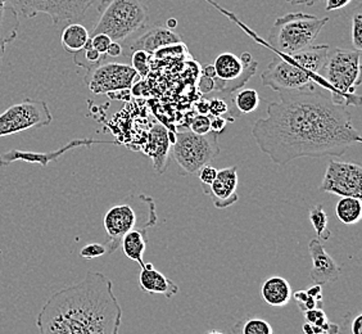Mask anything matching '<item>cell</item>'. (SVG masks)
Instances as JSON below:
<instances>
[{
    "label": "cell",
    "mask_w": 362,
    "mask_h": 334,
    "mask_svg": "<svg viewBox=\"0 0 362 334\" xmlns=\"http://www.w3.org/2000/svg\"><path fill=\"white\" fill-rule=\"evenodd\" d=\"M351 39L352 44L355 47L356 50L362 49V13L361 3L358 1L356 6L354 14H352V20H351Z\"/></svg>",
    "instance_id": "cell-31"
},
{
    "label": "cell",
    "mask_w": 362,
    "mask_h": 334,
    "mask_svg": "<svg viewBox=\"0 0 362 334\" xmlns=\"http://www.w3.org/2000/svg\"><path fill=\"white\" fill-rule=\"evenodd\" d=\"M330 52L327 44L311 45L291 56H275L261 79L264 86L276 93L316 91L320 74Z\"/></svg>",
    "instance_id": "cell-3"
},
{
    "label": "cell",
    "mask_w": 362,
    "mask_h": 334,
    "mask_svg": "<svg viewBox=\"0 0 362 334\" xmlns=\"http://www.w3.org/2000/svg\"><path fill=\"white\" fill-rule=\"evenodd\" d=\"M166 28L175 30V28H177V21H176L175 18H170V20L166 22Z\"/></svg>",
    "instance_id": "cell-45"
},
{
    "label": "cell",
    "mask_w": 362,
    "mask_h": 334,
    "mask_svg": "<svg viewBox=\"0 0 362 334\" xmlns=\"http://www.w3.org/2000/svg\"><path fill=\"white\" fill-rule=\"evenodd\" d=\"M89 39L90 35L88 28L78 22H74V23H69L66 28H63L61 44L67 53L76 54L77 52L84 49Z\"/></svg>",
    "instance_id": "cell-23"
},
{
    "label": "cell",
    "mask_w": 362,
    "mask_h": 334,
    "mask_svg": "<svg viewBox=\"0 0 362 334\" xmlns=\"http://www.w3.org/2000/svg\"><path fill=\"white\" fill-rule=\"evenodd\" d=\"M206 334H223V332H218V330H211L209 333Z\"/></svg>",
    "instance_id": "cell-46"
},
{
    "label": "cell",
    "mask_w": 362,
    "mask_h": 334,
    "mask_svg": "<svg viewBox=\"0 0 362 334\" xmlns=\"http://www.w3.org/2000/svg\"><path fill=\"white\" fill-rule=\"evenodd\" d=\"M238 167H225L223 170H217V176L212 184L202 185L204 195H209L216 209H228L238 202Z\"/></svg>",
    "instance_id": "cell-15"
},
{
    "label": "cell",
    "mask_w": 362,
    "mask_h": 334,
    "mask_svg": "<svg viewBox=\"0 0 362 334\" xmlns=\"http://www.w3.org/2000/svg\"><path fill=\"white\" fill-rule=\"evenodd\" d=\"M292 299L296 301L302 313L313 309H324L322 286L320 284H314V286L307 287L306 289L297 291L293 294Z\"/></svg>",
    "instance_id": "cell-25"
},
{
    "label": "cell",
    "mask_w": 362,
    "mask_h": 334,
    "mask_svg": "<svg viewBox=\"0 0 362 334\" xmlns=\"http://www.w3.org/2000/svg\"><path fill=\"white\" fill-rule=\"evenodd\" d=\"M107 255V247L105 243H89L84 246L80 250V256L85 260L102 258Z\"/></svg>",
    "instance_id": "cell-34"
},
{
    "label": "cell",
    "mask_w": 362,
    "mask_h": 334,
    "mask_svg": "<svg viewBox=\"0 0 362 334\" xmlns=\"http://www.w3.org/2000/svg\"><path fill=\"white\" fill-rule=\"evenodd\" d=\"M18 30L20 16L8 0H0V64L3 62L8 44L13 42L18 36Z\"/></svg>",
    "instance_id": "cell-20"
},
{
    "label": "cell",
    "mask_w": 362,
    "mask_h": 334,
    "mask_svg": "<svg viewBox=\"0 0 362 334\" xmlns=\"http://www.w3.org/2000/svg\"><path fill=\"white\" fill-rule=\"evenodd\" d=\"M146 244H148V238H146V231L144 230H132L126 233L121 241V247L124 250L126 258L139 264L140 267H143L146 264L144 253L146 250Z\"/></svg>",
    "instance_id": "cell-22"
},
{
    "label": "cell",
    "mask_w": 362,
    "mask_h": 334,
    "mask_svg": "<svg viewBox=\"0 0 362 334\" xmlns=\"http://www.w3.org/2000/svg\"><path fill=\"white\" fill-rule=\"evenodd\" d=\"M217 139L218 134L214 132L204 135H198L190 130L176 132L171 149L181 174H197L201 167L215 160L221 152Z\"/></svg>",
    "instance_id": "cell-8"
},
{
    "label": "cell",
    "mask_w": 362,
    "mask_h": 334,
    "mask_svg": "<svg viewBox=\"0 0 362 334\" xmlns=\"http://www.w3.org/2000/svg\"><path fill=\"white\" fill-rule=\"evenodd\" d=\"M310 221L314 226L315 233L319 241L327 242L333 236L327 228V214L321 205H316L310 209Z\"/></svg>",
    "instance_id": "cell-28"
},
{
    "label": "cell",
    "mask_w": 362,
    "mask_h": 334,
    "mask_svg": "<svg viewBox=\"0 0 362 334\" xmlns=\"http://www.w3.org/2000/svg\"><path fill=\"white\" fill-rule=\"evenodd\" d=\"M202 75H204V76L211 77V79H215V77H216V72H215V69H214V64L204 66L202 70Z\"/></svg>",
    "instance_id": "cell-44"
},
{
    "label": "cell",
    "mask_w": 362,
    "mask_h": 334,
    "mask_svg": "<svg viewBox=\"0 0 362 334\" xmlns=\"http://www.w3.org/2000/svg\"><path fill=\"white\" fill-rule=\"evenodd\" d=\"M355 0H327L325 3V9L327 12L332 11H341L343 8L349 7Z\"/></svg>",
    "instance_id": "cell-39"
},
{
    "label": "cell",
    "mask_w": 362,
    "mask_h": 334,
    "mask_svg": "<svg viewBox=\"0 0 362 334\" xmlns=\"http://www.w3.org/2000/svg\"><path fill=\"white\" fill-rule=\"evenodd\" d=\"M226 125H228V119H225L223 116H214V119L211 120V132L220 134L223 132Z\"/></svg>",
    "instance_id": "cell-40"
},
{
    "label": "cell",
    "mask_w": 362,
    "mask_h": 334,
    "mask_svg": "<svg viewBox=\"0 0 362 334\" xmlns=\"http://www.w3.org/2000/svg\"><path fill=\"white\" fill-rule=\"evenodd\" d=\"M233 334H274L272 324L262 318L248 316L238 321L231 329Z\"/></svg>",
    "instance_id": "cell-27"
},
{
    "label": "cell",
    "mask_w": 362,
    "mask_h": 334,
    "mask_svg": "<svg viewBox=\"0 0 362 334\" xmlns=\"http://www.w3.org/2000/svg\"><path fill=\"white\" fill-rule=\"evenodd\" d=\"M279 97L267 105V116L252 127L258 148L275 165L305 157H339L361 143L347 107L337 105L330 96L307 91L279 93Z\"/></svg>",
    "instance_id": "cell-1"
},
{
    "label": "cell",
    "mask_w": 362,
    "mask_h": 334,
    "mask_svg": "<svg viewBox=\"0 0 362 334\" xmlns=\"http://www.w3.org/2000/svg\"><path fill=\"white\" fill-rule=\"evenodd\" d=\"M171 143L168 139L166 127L156 124L149 132L148 156L153 161L154 171L158 175L165 174L168 167V154Z\"/></svg>",
    "instance_id": "cell-19"
},
{
    "label": "cell",
    "mask_w": 362,
    "mask_h": 334,
    "mask_svg": "<svg viewBox=\"0 0 362 334\" xmlns=\"http://www.w3.org/2000/svg\"><path fill=\"white\" fill-rule=\"evenodd\" d=\"M18 16L34 18L47 14L54 25L84 20L91 7L103 11L110 0H8Z\"/></svg>",
    "instance_id": "cell-9"
},
{
    "label": "cell",
    "mask_w": 362,
    "mask_h": 334,
    "mask_svg": "<svg viewBox=\"0 0 362 334\" xmlns=\"http://www.w3.org/2000/svg\"><path fill=\"white\" fill-rule=\"evenodd\" d=\"M261 296L270 306L284 307L292 299V287L283 277H270L261 287Z\"/></svg>",
    "instance_id": "cell-21"
},
{
    "label": "cell",
    "mask_w": 362,
    "mask_h": 334,
    "mask_svg": "<svg viewBox=\"0 0 362 334\" xmlns=\"http://www.w3.org/2000/svg\"><path fill=\"white\" fill-rule=\"evenodd\" d=\"M302 328H303V333L305 334H324L322 329L315 327V326L310 324V323H305Z\"/></svg>",
    "instance_id": "cell-42"
},
{
    "label": "cell",
    "mask_w": 362,
    "mask_h": 334,
    "mask_svg": "<svg viewBox=\"0 0 362 334\" xmlns=\"http://www.w3.org/2000/svg\"><path fill=\"white\" fill-rule=\"evenodd\" d=\"M321 192L362 198V167L356 162L330 160L321 181Z\"/></svg>",
    "instance_id": "cell-13"
},
{
    "label": "cell",
    "mask_w": 362,
    "mask_h": 334,
    "mask_svg": "<svg viewBox=\"0 0 362 334\" xmlns=\"http://www.w3.org/2000/svg\"><path fill=\"white\" fill-rule=\"evenodd\" d=\"M94 144H117L116 142H107V140L97 139H74L69 142L66 146L57 149L54 152H47V154H36V152H28V151H18V149H12L4 154H0V166H9L11 163H13L16 161H23L28 163H34V165H40L42 167L48 166L50 162L57 161L62 154L69 152L71 149H75L78 146H91Z\"/></svg>",
    "instance_id": "cell-14"
},
{
    "label": "cell",
    "mask_w": 362,
    "mask_h": 334,
    "mask_svg": "<svg viewBox=\"0 0 362 334\" xmlns=\"http://www.w3.org/2000/svg\"><path fill=\"white\" fill-rule=\"evenodd\" d=\"M231 100L234 103V112L237 115H248L256 111L261 102V98L255 89H244L238 91L231 96Z\"/></svg>",
    "instance_id": "cell-26"
},
{
    "label": "cell",
    "mask_w": 362,
    "mask_h": 334,
    "mask_svg": "<svg viewBox=\"0 0 362 334\" xmlns=\"http://www.w3.org/2000/svg\"><path fill=\"white\" fill-rule=\"evenodd\" d=\"M321 86L330 91L337 105H358L361 98L356 93L361 84V52L356 49L330 48L320 74Z\"/></svg>",
    "instance_id": "cell-4"
},
{
    "label": "cell",
    "mask_w": 362,
    "mask_h": 334,
    "mask_svg": "<svg viewBox=\"0 0 362 334\" xmlns=\"http://www.w3.org/2000/svg\"><path fill=\"white\" fill-rule=\"evenodd\" d=\"M132 62H133L134 70L138 72L139 77H146L149 74V54L143 52V50H135L133 52V58H132Z\"/></svg>",
    "instance_id": "cell-32"
},
{
    "label": "cell",
    "mask_w": 362,
    "mask_h": 334,
    "mask_svg": "<svg viewBox=\"0 0 362 334\" xmlns=\"http://www.w3.org/2000/svg\"><path fill=\"white\" fill-rule=\"evenodd\" d=\"M307 323L313 324L315 327L322 329L324 334H338L339 332V326L335 323H330L327 319V313L324 309H313L303 313Z\"/></svg>",
    "instance_id": "cell-29"
},
{
    "label": "cell",
    "mask_w": 362,
    "mask_h": 334,
    "mask_svg": "<svg viewBox=\"0 0 362 334\" xmlns=\"http://www.w3.org/2000/svg\"><path fill=\"white\" fill-rule=\"evenodd\" d=\"M197 175H198V179H199L202 185H209V184H212V181L216 179L217 168L211 166L209 163V165L201 167L197 171Z\"/></svg>",
    "instance_id": "cell-37"
},
{
    "label": "cell",
    "mask_w": 362,
    "mask_h": 334,
    "mask_svg": "<svg viewBox=\"0 0 362 334\" xmlns=\"http://www.w3.org/2000/svg\"><path fill=\"white\" fill-rule=\"evenodd\" d=\"M111 38L105 34H95V35H91L90 38L91 47L103 56H107V50L111 45Z\"/></svg>",
    "instance_id": "cell-35"
},
{
    "label": "cell",
    "mask_w": 362,
    "mask_h": 334,
    "mask_svg": "<svg viewBox=\"0 0 362 334\" xmlns=\"http://www.w3.org/2000/svg\"><path fill=\"white\" fill-rule=\"evenodd\" d=\"M286 1L291 3L292 6H313L319 0H286Z\"/></svg>",
    "instance_id": "cell-43"
},
{
    "label": "cell",
    "mask_w": 362,
    "mask_h": 334,
    "mask_svg": "<svg viewBox=\"0 0 362 334\" xmlns=\"http://www.w3.org/2000/svg\"><path fill=\"white\" fill-rule=\"evenodd\" d=\"M156 203L146 195H129L122 202L116 203L107 209L103 226L108 236L105 244L107 253H113L121 247V241L132 230H146L157 224Z\"/></svg>",
    "instance_id": "cell-5"
},
{
    "label": "cell",
    "mask_w": 362,
    "mask_h": 334,
    "mask_svg": "<svg viewBox=\"0 0 362 334\" xmlns=\"http://www.w3.org/2000/svg\"><path fill=\"white\" fill-rule=\"evenodd\" d=\"M190 132L198 134V135H204L211 132V119L207 115H197L190 121Z\"/></svg>",
    "instance_id": "cell-33"
},
{
    "label": "cell",
    "mask_w": 362,
    "mask_h": 334,
    "mask_svg": "<svg viewBox=\"0 0 362 334\" xmlns=\"http://www.w3.org/2000/svg\"><path fill=\"white\" fill-rule=\"evenodd\" d=\"M209 112L212 116H225L228 113L230 115L229 105L221 98H214L209 102Z\"/></svg>",
    "instance_id": "cell-36"
},
{
    "label": "cell",
    "mask_w": 362,
    "mask_h": 334,
    "mask_svg": "<svg viewBox=\"0 0 362 334\" xmlns=\"http://www.w3.org/2000/svg\"><path fill=\"white\" fill-rule=\"evenodd\" d=\"M308 252L313 260V269L310 272L315 284H330L341 277V269L334 258L327 253L319 239H313L308 244Z\"/></svg>",
    "instance_id": "cell-16"
},
{
    "label": "cell",
    "mask_w": 362,
    "mask_h": 334,
    "mask_svg": "<svg viewBox=\"0 0 362 334\" xmlns=\"http://www.w3.org/2000/svg\"><path fill=\"white\" fill-rule=\"evenodd\" d=\"M122 309L105 274L89 272L53 293L36 318L39 334H119Z\"/></svg>",
    "instance_id": "cell-2"
},
{
    "label": "cell",
    "mask_w": 362,
    "mask_h": 334,
    "mask_svg": "<svg viewBox=\"0 0 362 334\" xmlns=\"http://www.w3.org/2000/svg\"><path fill=\"white\" fill-rule=\"evenodd\" d=\"M121 54H122V47H121V44L117 42H112L111 45L108 47V50H107V56L116 58V57H119Z\"/></svg>",
    "instance_id": "cell-41"
},
{
    "label": "cell",
    "mask_w": 362,
    "mask_h": 334,
    "mask_svg": "<svg viewBox=\"0 0 362 334\" xmlns=\"http://www.w3.org/2000/svg\"><path fill=\"white\" fill-rule=\"evenodd\" d=\"M338 334H362V313L360 311L346 313Z\"/></svg>",
    "instance_id": "cell-30"
},
{
    "label": "cell",
    "mask_w": 362,
    "mask_h": 334,
    "mask_svg": "<svg viewBox=\"0 0 362 334\" xmlns=\"http://www.w3.org/2000/svg\"><path fill=\"white\" fill-rule=\"evenodd\" d=\"M180 42H182L180 35L176 34L174 30L168 28L166 26H153L148 28L146 33L140 35L136 40H134L130 49L132 52L143 50L151 56L160 49L166 48L175 44H180Z\"/></svg>",
    "instance_id": "cell-17"
},
{
    "label": "cell",
    "mask_w": 362,
    "mask_h": 334,
    "mask_svg": "<svg viewBox=\"0 0 362 334\" xmlns=\"http://www.w3.org/2000/svg\"><path fill=\"white\" fill-rule=\"evenodd\" d=\"M198 89L202 93L203 96L214 94V91H215V80L211 79V77L202 75L201 79H199V83H198Z\"/></svg>",
    "instance_id": "cell-38"
},
{
    "label": "cell",
    "mask_w": 362,
    "mask_h": 334,
    "mask_svg": "<svg viewBox=\"0 0 362 334\" xmlns=\"http://www.w3.org/2000/svg\"><path fill=\"white\" fill-rule=\"evenodd\" d=\"M140 291L149 294H162L166 299H173L179 293V286L175 284L165 274L154 269L152 264H144L139 275Z\"/></svg>",
    "instance_id": "cell-18"
},
{
    "label": "cell",
    "mask_w": 362,
    "mask_h": 334,
    "mask_svg": "<svg viewBox=\"0 0 362 334\" xmlns=\"http://www.w3.org/2000/svg\"><path fill=\"white\" fill-rule=\"evenodd\" d=\"M148 20V8L140 0H110L94 26L93 35L105 34L112 42H122L146 28Z\"/></svg>",
    "instance_id": "cell-7"
},
{
    "label": "cell",
    "mask_w": 362,
    "mask_h": 334,
    "mask_svg": "<svg viewBox=\"0 0 362 334\" xmlns=\"http://www.w3.org/2000/svg\"><path fill=\"white\" fill-rule=\"evenodd\" d=\"M258 63L250 53H243L238 57L230 52L217 57L214 63L216 72L215 80V94L217 96H233L240 91L245 84L250 81L256 71Z\"/></svg>",
    "instance_id": "cell-10"
},
{
    "label": "cell",
    "mask_w": 362,
    "mask_h": 334,
    "mask_svg": "<svg viewBox=\"0 0 362 334\" xmlns=\"http://www.w3.org/2000/svg\"><path fill=\"white\" fill-rule=\"evenodd\" d=\"M329 21V17L320 18L314 14L288 13L274 22L269 40L280 54L291 56L311 47Z\"/></svg>",
    "instance_id": "cell-6"
},
{
    "label": "cell",
    "mask_w": 362,
    "mask_h": 334,
    "mask_svg": "<svg viewBox=\"0 0 362 334\" xmlns=\"http://www.w3.org/2000/svg\"><path fill=\"white\" fill-rule=\"evenodd\" d=\"M52 121L53 115L47 102L26 98L0 113V138L48 126Z\"/></svg>",
    "instance_id": "cell-11"
},
{
    "label": "cell",
    "mask_w": 362,
    "mask_h": 334,
    "mask_svg": "<svg viewBox=\"0 0 362 334\" xmlns=\"http://www.w3.org/2000/svg\"><path fill=\"white\" fill-rule=\"evenodd\" d=\"M139 79L132 66L124 63H100L86 71L84 81L94 94H111L116 91H130Z\"/></svg>",
    "instance_id": "cell-12"
},
{
    "label": "cell",
    "mask_w": 362,
    "mask_h": 334,
    "mask_svg": "<svg viewBox=\"0 0 362 334\" xmlns=\"http://www.w3.org/2000/svg\"><path fill=\"white\" fill-rule=\"evenodd\" d=\"M335 214L338 220L344 225H355L362 219L361 198L341 197L335 206Z\"/></svg>",
    "instance_id": "cell-24"
}]
</instances>
